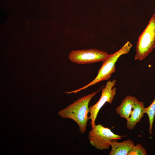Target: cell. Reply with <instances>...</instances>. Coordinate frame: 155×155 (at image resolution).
I'll return each instance as SVG.
<instances>
[{
	"label": "cell",
	"mask_w": 155,
	"mask_h": 155,
	"mask_svg": "<svg viewBox=\"0 0 155 155\" xmlns=\"http://www.w3.org/2000/svg\"><path fill=\"white\" fill-rule=\"evenodd\" d=\"M146 108V110L145 113L147 114L148 117L149 121L148 131L151 135L152 133L153 124L155 115V98L151 104Z\"/></svg>",
	"instance_id": "10"
},
{
	"label": "cell",
	"mask_w": 155,
	"mask_h": 155,
	"mask_svg": "<svg viewBox=\"0 0 155 155\" xmlns=\"http://www.w3.org/2000/svg\"><path fill=\"white\" fill-rule=\"evenodd\" d=\"M108 55L104 51L91 49L72 51L69 54L68 58L73 63L85 64L103 62Z\"/></svg>",
	"instance_id": "5"
},
{
	"label": "cell",
	"mask_w": 155,
	"mask_h": 155,
	"mask_svg": "<svg viewBox=\"0 0 155 155\" xmlns=\"http://www.w3.org/2000/svg\"><path fill=\"white\" fill-rule=\"evenodd\" d=\"M116 140L110 141L111 150L109 155H128L132 147L135 145L131 140L129 139L118 142Z\"/></svg>",
	"instance_id": "8"
},
{
	"label": "cell",
	"mask_w": 155,
	"mask_h": 155,
	"mask_svg": "<svg viewBox=\"0 0 155 155\" xmlns=\"http://www.w3.org/2000/svg\"><path fill=\"white\" fill-rule=\"evenodd\" d=\"M155 46V13L140 35L136 44L135 59L141 60L152 51Z\"/></svg>",
	"instance_id": "3"
},
{
	"label": "cell",
	"mask_w": 155,
	"mask_h": 155,
	"mask_svg": "<svg viewBox=\"0 0 155 155\" xmlns=\"http://www.w3.org/2000/svg\"><path fill=\"white\" fill-rule=\"evenodd\" d=\"M116 83V81L115 80L108 81L105 87L102 88L101 95L99 100L96 103L89 107V119L91 120L90 125L91 128L94 127L95 125L97 115L102 107L106 102L109 104L112 103L116 94V88L113 87Z\"/></svg>",
	"instance_id": "6"
},
{
	"label": "cell",
	"mask_w": 155,
	"mask_h": 155,
	"mask_svg": "<svg viewBox=\"0 0 155 155\" xmlns=\"http://www.w3.org/2000/svg\"><path fill=\"white\" fill-rule=\"evenodd\" d=\"M132 46V44L129 41H127L120 49L113 54L108 55L107 58L102 62V65L98 70L97 76L92 81L80 88L71 91L66 92L65 93L67 94H76L100 82L108 80L112 74L115 71V64L118 58L121 55L128 53Z\"/></svg>",
	"instance_id": "2"
},
{
	"label": "cell",
	"mask_w": 155,
	"mask_h": 155,
	"mask_svg": "<svg viewBox=\"0 0 155 155\" xmlns=\"http://www.w3.org/2000/svg\"><path fill=\"white\" fill-rule=\"evenodd\" d=\"M102 89L83 96L58 112V115L63 118L73 120L78 125L79 131L84 133L86 130L87 122L90 119L88 116L90 112L89 104L91 99Z\"/></svg>",
	"instance_id": "1"
},
{
	"label": "cell",
	"mask_w": 155,
	"mask_h": 155,
	"mask_svg": "<svg viewBox=\"0 0 155 155\" xmlns=\"http://www.w3.org/2000/svg\"><path fill=\"white\" fill-rule=\"evenodd\" d=\"M146 151L140 144L134 145L128 155H146Z\"/></svg>",
	"instance_id": "11"
},
{
	"label": "cell",
	"mask_w": 155,
	"mask_h": 155,
	"mask_svg": "<svg viewBox=\"0 0 155 155\" xmlns=\"http://www.w3.org/2000/svg\"><path fill=\"white\" fill-rule=\"evenodd\" d=\"M124 136H126L116 135L111 129L99 124H95L89 131L88 135L91 145L100 150L108 149L111 140L121 139Z\"/></svg>",
	"instance_id": "4"
},
{
	"label": "cell",
	"mask_w": 155,
	"mask_h": 155,
	"mask_svg": "<svg viewBox=\"0 0 155 155\" xmlns=\"http://www.w3.org/2000/svg\"><path fill=\"white\" fill-rule=\"evenodd\" d=\"M146 110L143 102L138 100L135 104L129 118L127 120L126 126L128 129H133L136 124L140 121Z\"/></svg>",
	"instance_id": "9"
},
{
	"label": "cell",
	"mask_w": 155,
	"mask_h": 155,
	"mask_svg": "<svg viewBox=\"0 0 155 155\" xmlns=\"http://www.w3.org/2000/svg\"><path fill=\"white\" fill-rule=\"evenodd\" d=\"M138 101L133 96L128 95L123 99L120 104L116 108V112L121 118L127 120L129 118L133 110L134 106Z\"/></svg>",
	"instance_id": "7"
}]
</instances>
